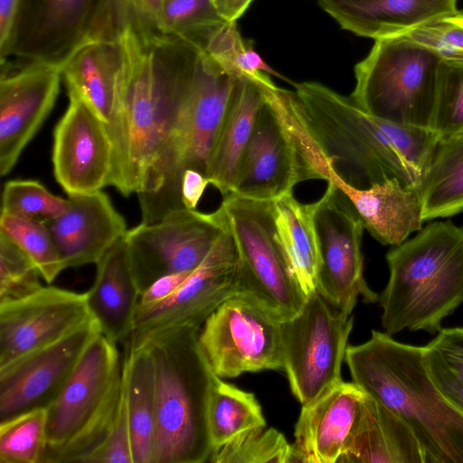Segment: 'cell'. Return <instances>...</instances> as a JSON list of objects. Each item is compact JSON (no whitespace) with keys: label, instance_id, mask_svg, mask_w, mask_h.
<instances>
[{"label":"cell","instance_id":"obj_1","mask_svg":"<svg viewBox=\"0 0 463 463\" xmlns=\"http://www.w3.org/2000/svg\"><path fill=\"white\" fill-rule=\"evenodd\" d=\"M119 40L125 65L108 131L113 146L109 186L138 194L185 102L203 48L151 33L128 22Z\"/></svg>","mask_w":463,"mask_h":463},{"label":"cell","instance_id":"obj_8","mask_svg":"<svg viewBox=\"0 0 463 463\" xmlns=\"http://www.w3.org/2000/svg\"><path fill=\"white\" fill-rule=\"evenodd\" d=\"M441 64L437 54L406 35L375 40L354 66L350 97L377 118L430 129Z\"/></svg>","mask_w":463,"mask_h":463},{"label":"cell","instance_id":"obj_24","mask_svg":"<svg viewBox=\"0 0 463 463\" xmlns=\"http://www.w3.org/2000/svg\"><path fill=\"white\" fill-rule=\"evenodd\" d=\"M342 28L379 40L403 35L457 10V0H317Z\"/></svg>","mask_w":463,"mask_h":463},{"label":"cell","instance_id":"obj_6","mask_svg":"<svg viewBox=\"0 0 463 463\" xmlns=\"http://www.w3.org/2000/svg\"><path fill=\"white\" fill-rule=\"evenodd\" d=\"M236 78L201 51L177 121L137 194L141 222L155 223L185 208L181 195L185 170H197L207 176L210 155Z\"/></svg>","mask_w":463,"mask_h":463},{"label":"cell","instance_id":"obj_32","mask_svg":"<svg viewBox=\"0 0 463 463\" xmlns=\"http://www.w3.org/2000/svg\"><path fill=\"white\" fill-rule=\"evenodd\" d=\"M207 423L213 452L247 430L266 427L255 395L218 376L210 392Z\"/></svg>","mask_w":463,"mask_h":463},{"label":"cell","instance_id":"obj_47","mask_svg":"<svg viewBox=\"0 0 463 463\" xmlns=\"http://www.w3.org/2000/svg\"><path fill=\"white\" fill-rule=\"evenodd\" d=\"M19 3L20 0H0V49L9 39Z\"/></svg>","mask_w":463,"mask_h":463},{"label":"cell","instance_id":"obj_11","mask_svg":"<svg viewBox=\"0 0 463 463\" xmlns=\"http://www.w3.org/2000/svg\"><path fill=\"white\" fill-rule=\"evenodd\" d=\"M261 84L265 101L242 153L232 194L273 202L313 176L301 153L284 89L266 73Z\"/></svg>","mask_w":463,"mask_h":463},{"label":"cell","instance_id":"obj_45","mask_svg":"<svg viewBox=\"0 0 463 463\" xmlns=\"http://www.w3.org/2000/svg\"><path fill=\"white\" fill-rule=\"evenodd\" d=\"M191 272L173 273L157 279L142 292L137 307L151 306L165 300L180 287Z\"/></svg>","mask_w":463,"mask_h":463},{"label":"cell","instance_id":"obj_14","mask_svg":"<svg viewBox=\"0 0 463 463\" xmlns=\"http://www.w3.org/2000/svg\"><path fill=\"white\" fill-rule=\"evenodd\" d=\"M215 213L223 225V232L204 260L171 296L156 304L137 308L131 335L125 343L130 347H140L169 330L201 328L222 302L236 295V246Z\"/></svg>","mask_w":463,"mask_h":463},{"label":"cell","instance_id":"obj_17","mask_svg":"<svg viewBox=\"0 0 463 463\" xmlns=\"http://www.w3.org/2000/svg\"><path fill=\"white\" fill-rule=\"evenodd\" d=\"M99 332V326L92 317L57 341L0 366V422L28 411L47 408Z\"/></svg>","mask_w":463,"mask_h":463},{"label":"cell","instance_id":"obj_31","mask_svg":"<svg viewBox=\"0 0 463 463\" xmlns=\"http://www.w3.org/2000/svg\"><path fill=\"white\" fill-rule=\"evenodd\" d=\"M420 194L424 221L463 212V132L438 139L423 175Z\"/></svg>","mask_w":463,"mask_h":463},{"label":"cell","instance_id":"obj_2","mask_svg":"<svg viewBox=\"0 0 463 463\" xmlns=\"http://www.w3.org/2000/svg\"><path fill=\"white\" fill-rule=\"evenodd\" d=\"M289 98L330 171L342 181L366 189L395 178L420 190L439 139L434 131L377 118L351 97L316 81L295 84Z\"/></svg>","mask_w":463,"mask_h":463},{"label":"cell","instance_id":"obj_29","mask_svg":"<svg viewBox=\"0 0 463 463\" xmlns=\"http://www.w3.org/2000/svg\"><path fill=\"white\" fill-rule=\"evenodd\" d=\"M122 364L133 463H154L156 405L154 363L146 347L127 344Z\"/></svg>","mask_w":463,"mask_h":463},{"label":"cell","instance_id":"obj_20","mask_svg":"<svg viewBox=\"0 0 463 463\" xmlns=\"http://www.w3.org/2000/svg\"><path fill=\"white\" fill-rule=\"evenodd\" d=\"M55 126L52 166L67 195L89 194L109 185L113 146L107 125L75 94Z\"/></svg>","mask_w":463,"mask_h":463},{"label":"cell","instance_id":"obj_40","mask_svg":"<svg viewBox=\"0 0 463 463\" xmlns=\"http://www.w3.org/2000/svg\"><path fill=\"white\" fill-rule=\"evenodd\" d=\"M403 35L433 52L442 61L463 64V11L439 15Z\"/></svg>","mask_w":463,"mask_h":463},{"label":"cell","instance_id":"obj_9","mask_svg":"<svg viewBox=\"0 0 463 463\" xmlns=\"http://www.w3.org/2000/svg\"><path fill=\"white\" fill-rule=\"evenodd\" d=\"M216 212L238 253L236 295L252 299L280 322L297 315L307 296L279 241L273 202L230 194Z\"/></svg>","mask_w":463,"mask_h":463},{"label":"cell","instance_id":"obj_15","mask_svg":"<svg viewBox=\"0 0 463 463\" xmlns=\"http://www.w3.org/2000/svg\"><path fill=\"white\" fill-rule=\"evenodd\" d=\"M320 250L317 288L332 306L351 316L357 298L374 303L379 296L364 277V224L345 195L332 183L314 203Z\"/></svg>","mask_w":463,"mask_h":463},{"label":"cell","instance_id":"obj_41","mask_svg":"<svg viewBox=\"0 0 463 463\" xmlns=\"http://www.w3.org/2000/svg\"><path fill=\"white\" fill-rule=\"evenodd\" d=\"M430 129L439 138L463 132V64L442 61Z\"/></svg>","mask_w":463,"mask_h":463},{"label":"cell","instance_id":"obj_34","mask_svg":"<svg viewBox=\"0 0 463 463\" xmlns=\"http://www.w3.org/2000/svg\"><path fill=\"white\" fill-rule=\"evenodd\" d=\"M0 232L30 258L47 284H51L65 269L52 235L45 223L1 213Z\"/></svg>","mask_w":463,"mask_h":463},{"label":"cell","instance_id":"obj_48","mask_svg":"<svg viewBox=\"0 0 463 463\" xmlns=\"http://www.w3.org/2000/svg\"><path fill=\"white\" fill-rule=\"evenodd\" d=\"M218 15L225 22H236L253 0H211Z\"/></svg>","mask_w":463,"mask_h":463},{"label":"cell","instance_id":"obj_30","mask_svg":"<svg viewBox=\"0 0 463 463\" xmlns=\"http://www.w3.org/2000/svg\"><path fill=\"white\" fill-rule=\"evenodd\" d=\"M314 213V203H300L292 193L273 201L279 241L306 296L317 291L320 268Z\"/></svg>","mask_w":463,"mask_h":463},{"label":"cell","instance_id":"obj_42","mask_svg":"<svg viewBox=\"0 0 463 463\" xmlns=\"http://www.w3.org/2000/svg\"><path fill=\"white\" fill-rule=\"evenodd\" d=\"M30 258L0 232V302L28 296L43 285Z\"/></svg>","mask_w":463,"mask_h":463},{"label":"cell","instance_id":"obj_26","mask_svg":"<svg viewBox=\"0 0 463 463\" xmlns=\"http://www.w3.org/2000/svg\"><path fill=\"white\" fill-rule=\"evenodd\" d=\"M263 72L236 78L208 165L210 184L226 197L232 194L240 161L257 115L265 101Z\"/></svg>","mask_w":463,"mask_h":463},{"label":"cell","instance_id":"obj_13","mask_svg":"<svg viewBox=\"0 0 463 463\" xmlns=\"http://www.w3.org/2000/svg\"><path fill=\"white\" fill-rule=\"evenodd\" d=\"M199 344L222 379L283 370L281 322L243 296H232L216 308L200 329Z\"/></svg>","mask_w":463,"mask_h":463},{"label":"cell","instance_id":"obj_39","mask_svg":"<svg viewBox=\"0 0 463 463\" xmlns=\"http://www.w3.org/2000/svg\"><path fill=\"white\" fill-rule=\"evenodd\" d=\"M203 50L236 77L260 72L279 76L242 39L235 22L221 23L210 34Z\"/></svg>","mask_w":463,"mask_h":463},{"label":"cell","instance_id":"obj_4","mask_svg":"<svg viewBox=\"0 0 463 463\" xmlns=\"http://www.w3.org/2000/svg\"><path fill=\"white\" fill-rule=\"evenodd\" d=\"M389 279L379 297L382 326L439 333L463 303V227L433 222L388 251Z\"/></svg>","mask_w":463,"mask_h":463},{"label":"cell","instance_id":"obj_12","mask_svg":"<svg viewBox=\"0 0 463 463\" xmlns=\"http://www.w3.org/2000/svg\"><path fill=\"white\" fill-rule=\"evenodd\" d=\"M354 318L319 292L307 296L300 311L281 322L283 370L292 393L307 405L341 382V365Z\"/></svg>","mask_w":463,"mask_h":463},{"label":"cell","instance_id":"obj_27","mask_svg":"<svg viewBox=\"0 0 463 463\" xmlns=\"http://www.w3.org/2000/svg\"><path fill=\"white\" fill-rule=\"evenodd\" d=\"M124 65L119 37L94 40L70 55L61 64V75L67 92L78 96L108 126Z\"/></svg>","mask_w":463,"mask_h":463},{"label":"cell","instance_id":"obj_44","mask_svg":"<svg viewBox=\"0 0 463 463\" xmlns=\"http://www.w3.org/2000/svg\"><path fill=\"white\" fill-rule=\"evenodd\" d=\"M129 21L140 29L161 33L162 12L165 0H126ZM162 34V33H161Z\"/></svg>","mask_w":463,"mask_h":463},{"label":"cell","instance_id":"obj_21","mask_svg":"<svg viewBox=\"0 0 463 463\" xmlns=\"http://www.w3.org/2000/svg\"><path fill=\"white\" fill-rule=\"evenodd\" d=\"M366 393L341 381L303 405L295 426L296 462L338 463L359 420Z\"/></svg>","mask_w":463,"mask_h":463},{"label":"cell","instance_id":"obj_28","mask_svg":"<svg viewBox=\"0 0 463 463\" xmlns=\"http://www.w3.org/2000/svg\"><path fill=\"white\" fill-rule=\"evenodd\" d=\"M338 463H425L408 424L366 394L351 440Z\"/></svg>","mask_w":463,"mask_h":463},{"label":"cell","instance_id":"obj_7","mask_svg":"<svg viewBox=\"0 0 463 463\" xmlns=\"http://www.w3.org/2000/svg\"><path fill=\"white\" fill-rule=\"evenodd\" d=\"M122 364L117 344L99 332L47 407L41 463H80L104 440L119 401Z\"/></svg>","mask_w":463,"mask_h":463},{"label":"cell","instance_id":"obj_16","mask_svg":"<svg viewBox=\"0 0 463 463\" xmlns=\"http://www.w3.org/2000/svg\"><path fill=\"white\" fill-rule=\"evenodd\" d=\"M224 228L215 212L181 209L163 220L128 230L131 271L140 295L157 279L193 271L207 257Z\"/></svg>","mask_w":463,"mask_h":463},{"label":"cell","instance_id":"obj_38","mask_svg":"<svg viewBox=\"0 0 463 463\" xmlns=\"http://www.w3.org/2000/svg\"><path fill=\"white\" fill-rule=\"evenodd\" d=\"M69 207V199L53 194L35 180H10L3 189L1 213L45 223Z\"/></svg>","mask_w":463,"mask_h":463},{"label":"cell","instance_id":"obj_43","mask_svg":"<svg viewBox=\"0 0 463 463\" xmlns=\"http://www.w3.org/2000/svg\"><path fill=\"white\" fill-rule=\"evenodd\" d=\"M80 463H133L130 428L123 379L117 411L109 433L97 448L81 459Z\"/></svg>","mask_w":463,"mask_h":463},{"label":"cell","instance_id":"obj_18","mask_svg":"<svg viewBox=\"0 0 463 463\" xmlns=\"http://www.w3.org/2000/svg\"><path fill=\"white\" fill-rule=\"evenodd\" d=\"M91 318L87 292L51 285L0 302V366L57 341Z\"/></svg>","mask_w":463,"mask_h":463},{"label":"cell","instance_id":"obj_33","mask_svg":"<svg viewBox=\"0 0 463 463\" xmlns=\"http://www.w3.org/2000/svg\"><path fill=\"white\" fill-rule=\"evenodd\" d=\"M423 358L443 398L463 414V328H444L427 345Z\"/></svg>","mask_w":463,"mask_h":463},{"label":"cell","instance_id":"obj_19","mask_svg":"<svg viewBox=\"0 0 463 463\" xmlns=\"http://www.w3.org/2000/svg\"><path fill=\"white\" fill-rule=\"evenodd\" d=\"M62 80L61 65L1 64L0 175H8L49 116Z\"/></svg>","mask_w":463,"mask_h":463},{"label":"cell","instance_id":"obj_36","mask_svg":"<svg viewBox=\"0 0 463 463\" xmlns=\"http://www.w3.org/2000/svg\"><path fill=\"white\" fill-rule=\"evenodd\" d=\"M213 463H292L296 462L293 444L276 429L247 430L212 453Z\"/></svg>","mask_w":463,"mask_h":463},{"label":"cell","instance_id":"obj_37","mask_svg":"<svg viewBox=\"0 0 463 463\" xmlns=\"http://www.w3.org/2000/svg\"><path fill=\"white\" fill-rule=\"evenodd\" d=\"M222 22L211 0H165L161 33L203 49L212 32Z\"/></svg>","mask_w":463,"mask_h":463},{"label":"cell","instance_id":"obj_5","mask_svg":"<svg viewBox=\"0 0 463 463\" xmlns=\"http://www.w3.org/2000/svg\"><path fill=\"white\" fill-rule=\"evenodd\" d=\"M200 329L169 330L140 346L149 350L155 368L154 463H203L213 453L207 409L217 375L200 346Z\"/></svg>","mask_w":463,"mask_h":463},{"label":"cell","instance_id":"obj_46","mask_svg":"<svg viewBox=\"0 0 463 463\" xmlns=\"http://www.w3.org/2000/svg\"><path fill=\"white\" fill-rule=\"evenodd\" d=\"M208 184H210L209 178L203 173L194 169L185 170L181 184L184 206L190 210H196Z\"/></svg>","mask_w":463,"mask_h":463},{"label":"cell","instance_id":"obj_3","mask_svg":"<svg viewBox=\"0 0 463 463\" xmlns=\"http://www.w3.org/2000/svg\"><path fill=\"white\" fill-rule=\"evenodd\" d=\"M345 361L353 382L408 424L425 463H463V414L434 386L423 346L373 330L366 342L346 347Z\"/></svg>","mask_w":463,"mask_h":463},{"label":"cell","instance_id":"obj_35","mask_svg":"<svg viewBox=\"0 0 463 463\" xmlns=\"http://www.w3.org/2000/svg\"><path fill=\"white\" fill-rule=\"evenodd\" d=\"M47 408L0 422L1 463H41L46 447Z\"/></svg>","mask_w":463,"mask_h":463},{"label":"cell","instance_id":"obj_23","mask_svg":"<svg viewBox=\"0 0 463 463\" xmlns=\"http://www.w3.org/2000/svg\"><path fill=\"white\" fill-rule=\"evenodd\" d=\"M326 181L345 195L364 229L380 243L400 245L421 229L424 220L420 189L408 187L395 178L359 189L342 181L330 169Z\"/></svg>","mask_w":463,"mask_h":463},{"label":"cell","instance_id":"obj_10","mask_svg":"<svg viewBox=\"0 0 463 463\" xmlns=\"http://www.w3.org/2000/svg\"><path fill=\"white\" fill-rule=\"evenodd\" d=\"M128 21L126 0H20L1 63L61 65L90 41L118 38Z\"/></svg>","mask_w":463,"mask_h":463},{"label":"cell","instance_id":"obj_22","mask_svg":"<svg viewBox=\"0 0 463 463\" xmlns=\"http://www.w3.org/2000/svg\"><path fill=\"white\" fill-rule=\"evenodd\" d=\"M69 209L45 222L65 269L97 264L127 232L124 217L101 190L68 195Z\"/></svg>","mask_w":463,"mask_h":463},{"label":"cell","instance_id":"obj_25","mask_svg":"<svg viewBox=\"0 0 463 463\" xmlns=\"http://www.w3.org/2000/svg\"><path fill=\"white\" fill-rule=\"evenodd\" d=\"M96 266L95 280L87 291L90 311L105 336L117 345L125 344L132 333L140 293L124 238Z\"/></svg>","mask_w":463,"mask_h":463}]
</instances>
